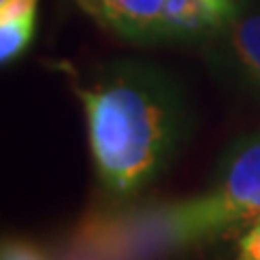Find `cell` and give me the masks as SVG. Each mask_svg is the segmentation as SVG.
I'll return each instance as SVG.
<instances>
[{"label":"cell","mask_w":260,"mask_h":260,"mask_svg":"<svg viewBox=\"0 0 260 260\" xmlns=\"http://www.w3.org/2000/svg\"><path fill=\"white\" fill-rule=\"evenodd\" d=\"M100 182L128 195L154 180L182 133L180 98L156 72L115 68L76 87Z\"/></svg>","instance_id":"obj_1"},{"label":"cell","mask_w":260,"mask_h":260,"mask_svg":"<svg viewBox=\"0 0 260 260\" xmlns=\"http://www.w3.org/2000/svg\"><path fill=\"white\" fill-rule=\"evenodd\" d=\"M260 217V133L225 154L213 184L174 204L121 213V237L133 260H156L215 241Z\"/></svg>","instance_id":"obj_2"},{"label":"cell","mask_w":260,"mask_h":260,"mask_svg":"<svg viewBox=\"0 0 260 260\" xmlns=\"http://www.w3.org/2000/svg\"><path fill=\"white\" fill-rule=\"evenodd\" d=\"M219 30L223 32L225 56L234 76L260 91V9L237 3Z\"/></svg>","instance_id":"obj_3"},{"label":"cell","mask_w":260,"mask_h":260,"mask_svg":"<svg viewBox=\"0 0 260 260\" xmlns=\"http://www.w3.org/2000/svg\"><path fill=\"white\" fill-rule=\"evenodd\" d=\"M167 0H80L100 22L133 42L162 37V9Z\"/></svg>","instance_id":"obj_4"},{"label":"cell","mask_w":260,"mask_h":260,"mask_svg":"<svg viewBox=\"0 0 260 260\" xmlns=\"http://www.w3.org/2000/svg\"><path fill=\"white\" fill-rule=\"evenodd\" d=\"M217 26L202 0H167L162 9V37H195Z\"/></svg>","instance_id":"obj_5"},{"label":"cell","mask_w":260,"mask_h":260,"mask_svg":"<svg viewBox=\"0 0 260 260\" xmlns=\"http://www.w3.org/2000/svg\"><path fill=\"white\" fill-rule=\"evenodd\" d=\"M35 20H37V13L0 20V61L5 65L13 59H18L28 48L32 35H35Z\"/></svg>","instance_id":"obj_6"},{"label":"cell","mask_w":260,"mask_h":260,"mask_svg":"<svg viewBox=\"0 0 260 260\" xmlns=\"http://www.w3.org/2000/svg\"><path fill=\"white\" fill-rule=\"evenodd\" d=\"M237 260H260V217L241 237Z\"/></svg>","instance_id":"obj_7"},{"label":"cell","mask_w":260,"mask_h":260,"mask_svg":"<svg viewBox=\"0 0 260 260\" xmlns=\"http://www.w3.org/2000/svg\"><path fill=\"white\" fill-rule=\"evenodd\" d=\"M3 260H48V258L32 245L9 241V243H5V247H3Z\"/></svg>","instance_id":"obj_8"},{"label":"cell","mask_w":260,"mask_h":260,"mask_svg":"<svg viewBox=\"0 0 260 260\" xmlns=\"http://www.w3.org/2000/svg\"><path fill=\"white\" fill-rule=\"evenodd\" d=\"M202 5H204L206 13L210 15V20H213V24L219 30L225 24V20L230 18V13L234 11L237 0H202Z\"/></svg>","instance_id":"obj_9"}]
</instances>
